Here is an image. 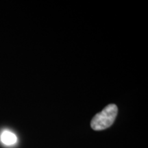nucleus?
<instances>
[{
  "label": "nucleus",
  "instance_id": "1",
  "mask_svg": "<svg viewBox=\"0 0 148 148\" xmlns=\"http://www.w3.org/2000/svg\"><path fill=\"white\" fill-rule=\"evenodd\" d=\"M117 114V106L114 103H110L93 116L90 121V126L95 131L108 128L113 124Z\"/></svg>",
  "mask_w": 148,
  "mask_h": 148
},
{
  "label": "nucleus",
  "instance_id": "2",
  "mask_svg": "<svg viewBox=\"0 0 148 148\" xmlns=\"http://www.w3.org/2000/svg\"><path fill=\"white\" fill-rule=\"evenodd\" d=\"M1 140L4 145H12L16 143L17 138L14 133L8 130H5L1 135Z\"/></svg>",
  "mask_w": 148,
  "mask_h": 148
}]
</instances>
